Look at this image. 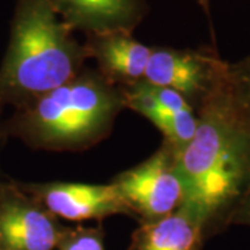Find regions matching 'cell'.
Wrapping results in <instances>:
<instances>
[{
	"label": "cell",
	"mask_w": 250,
	"mask_h": 250,
	"mask_svg": "<svg viewBox=\"0 0 250 250\" xmlns=\"http://www.w3.org/2000/svg\"><path fill=\"white\" fill-rule=\"evenodd\" d=\"M9 136L6 134V129H4V118L3 116H0V157H1V152H3V147L6 146V142H7ZM3 178L1 177V171H0V179Z\"/></svg>",
	"instance_id": "5bb4252c"
},
{
	"label": "cell",
	"mask_w": 250,
	"mask_h": 250,
	"mask_svg": "<svg viewBox=\"0 0 250 250\" xmlns=\"http://www.w3.org/2000/svg\"><path fill=\"white\" fill-rule=\"evenodd\" d=\"M0 250H1V249H0Z\"/></svg>",
	"instance_id": "2e32d148"
},
{
	"label": "cell",
	"mask_w": 250,
	"mask_h": 250,
	"mask_svg": "<svg viewBox=\"0 0 250 250\" xmlns=\"http://www.w3.org/2000/svg\"><path fill=\"white\" fill-rule=\"evenodd\" d=\"M83 45L89 59L96 62V70L110 82L118 86H128L143 80L152 46L136 41L132 34L107 32L89 35Z\"/></svg>",
	"instance_id": "9c48e42d"
},
{
	"label": "cell",
	"mask_w": 250,
	"mask_h": 250,
	"mask_svg": "<svg viewBox=\"0 0 250 250\" xmlns=\"http://www.w3.org/2000/svg\"><path fill=\"white\" fill-rule=\"evenodd\" d=\"M49 213L70 221L102 220L110 215H132L114 184L89 185L67 182H20Z\"/></svg>",
	"instance_id": "52a82bcc"
},
{
	"label": "cell",
	"mask_w": 250,
	"mask_h": 250,
	"mask_svg": "<svg viewBox=\"0 0 250 250\" xmlns=\"http://www.w3.org/2000/svg\"><path fill=\"white\" fill-rule=\"evenodd\" d=\"M59 17L86 36L128 32L141 25L149 14L147 0H52Z\"/></svg>",
	"instance_id": "ba28073f"
},
{
	"label": "cell",
	"mask_w": 250,
	"mask_h": 250,
	"mask_svg": "<svg viewBox=\"0 0 250 250\" xmlns=\"http://www.w3.org/2000/svg\"><path fill=\"white\" fill-rule=\"evenodd\" d=\"M123 108V86L85 67L62 86L11 110L4 129L32 149L83 150L107 138Z\"/></svg>",
	"instance_id": "3957f363"
},
{
	"label": "cell",
	"mask_w": 250,
	"mask_h": 250,
	"mask_svg": "<svg viewBox=\"0 0 250 250\" xmlns=\"http://www.w3.org/2000/svg\"><path fill=\"white\" fill-rule=\"evenodd\" d=\"M229 224H241V225H250V190L246 196L242 199V202L235 208L233 214L231 215Z\"/></svg>",
	"instance_id": "4fadbf2b"
},
{
	"label": "cell",
	"mask_w": 250,
	"mask_h": 250,
	"mask_svg": "<svg viewBox=\"0 0 250 250\" xmlns=\"http://www.w3.org/2000/svg\"><path fill=\"white\" fill-rule=\"evenodd\" d=\"M64 227L16 179H0V249L56 250Z\"/></svg>",
	"instance_id": "8992f818"
},
{
	"label": "cell",
	"mask_w": 250,
	"mask_h": 250,
	"mask_svg": "<svg viewBox=\"0 0 250 250\" xmlns=\"http://www.w3.org/2000/svg\"><path fill=\"white\" fill-rule=\"evenodd\" d=\"M197 4L202 7V10L205 11V14L208 18V21H210V0H196Z\"/></svg>",
	"instance_id": "9a60e30c"
},
{
	"label": "cell",
	"mask_w": 250,
	"mask_h": 250,
	"mask_svg": "<svg viewBox=\"0 0 250 250\" xmlns=\"http://www.w3.org/2000/svg\"><path fill=\"white\" fill-rule=\"evenodd\" d=\"M88 59L52 0H16L0 64V116L75 78Z\"/></svg>",
	"instance_id": "7a4b0ae2"
},
{
	"label": "cell",
	"mask_w": 250,
	"mask_h": 250,
	"mask_svg": "<svg viewBox=\"0 0 250 250\" xmlns=\"http://www.w3.org/2000/svg\"><path fill=\"white\" fill-rule=\"evenodd\" d=\"M196 114V134L177 153L185 189L179 208L195 217L207 233L229 224L250 190V125L233 98L228 68Z\"/></svg>",
	"instance_id": "6da1fadb"
},
{
	"label": "cell",
	"mask_w": 250,
	"mask_h": 250,
	"mask_svg": "<svg viewBox=\"0 0 250 250\" xmlns=\"http://www.w3.org/2000/svg\"><path fill=\"white\" fill-rule=\"evenodd\" d=\"M228 68L215 49L152 47L143 81L178 92L196 108L221 82Z\"/></svg>",
	"instance_id": "5b68a950"
},
{
	"label": "cell",
	"mask_w": 250,
	"mask_h": 250,
	"mask_svg": "<svg viewBox=\"0 0 250 250\" xmlns=\"http://www.w3.org/2000/svg\"><path fill=\"white\" fill-rule=\"evenodd\" d=\"M205 236L203 225L178 208L163 220L142 223L135 231L129 250H200Z\"/></svg>",
	"instance_id": "30bf717a"
},
{
	"label": "cell",
	"mask_w": 250,
	"mask_h": 250,
	"mask_svg": "<svg viewBox=\"0 0 250 250\" xmlns=\"http://www.w3.org/2000/svg\"><path fill=\"white\" fill-rule=\"evenodd\" d=\"M228 82L233 98L250 125V54L236 62H228Z\"/></svg>",
	"instance_id": "8fae6325"
},
{
	"label": "cell",
	"mask_w": 250,
	"mask_h": 250,
	"mask_svg": "<svg viewBox=\"0 0 250 250\" xmlns=\"http://www.w3.org/2000/svg\"><path fill=\"white\" fill-rule=\"evenodd\" d=\"M113 184L132 215L142 223H154L175 213L185 197L177 152L166 141L149 159L118 174Z\"/></svg>",
	"instance_id": "277c9868"
},
{
	"label": "cell",
	"mask_w": 250,
	"mask_h": 250,
	"mask_svg": "<svg viewBox=\"0 0 250 250\" xmlns=\"http://www.w3.org/2000/svg\"><path fill=\"white\" fill-rule=\"evenodd\" d=\"M57 250H104L103 232L100 228H65Z\"/></svg>",
	"instance_id": "7c38bea8"
}]
</instances>
